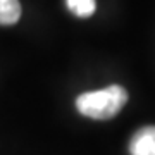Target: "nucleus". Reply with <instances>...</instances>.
<instances>
[{
    "instance_id": "nucleus-3",
    "label": "nucleus",
    "mask_w": 155,
    "mask_h": 155,
    "mask_svg": "<svg viewBox=\"0 0 155 155\" xmlns=\"http://www.w3.org/2000/svg\"><path fill=\"white\" fill-rule=\"evenodd\" d=\"M21 4L19 0H0V24L9 26L19 21Z\"/></svg>"
},
{
    "instance_id": "nucleus-2",
    "label": "nucleus",
    "mask_w": 155,
    "mask_h": 155,
    "mask_svg": "<svg viewBox=\"0 0 155 155\" xmlns=\"http://www.w3.org/2000/svg\"><path fill=\"white\" fill-rule=\"evenodd\" d=\"M131 155H155V126L141 127L129 141Z\"/></svg>"
},
{
    "instance_id": "nucleus-1",
    "label": "nucleus",
    "mask_w": 155,
    "mask_h": 155,
    "mask_svg": "<svg viewBox=\"0 0 155 155\" xmlns=\"http://www.w3.org/2000/svg\"><path fill=\"white\" fill-rule=\"evenodd\" d=\"M127 102V91L119 84H112L98 91H88L76 100L78 110L83 116L105 121L117 116Z\"/></svg>"
},
{
    "instance_id": "nucleus-4",
    "label": "nucleus",
    "mask_w": 155,
    "mask_h": 155,
    "mask_svg": "<svg viewBox=\"0 0 155 155\" xmlns=\"http://www.w3.org/2000/svg\"><path fill=\"white\" fill-rule=\"evenodd\" d=\"M67 7L78 17H90L95 12V0H66Z\"/></svg>"
}]
</instances>
